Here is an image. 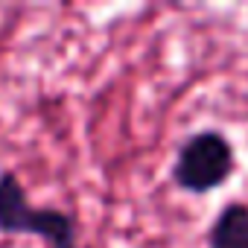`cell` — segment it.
I'll return each mask as SVG.
<instances>
[{
  "mask_svg": "<svg viewBox=\"0 0 248 248\" xmlns=\"http://www.w3.org/2000/svg\"><path fill=\"white\" fill-rule=\"evenodd\" d=\"M0 231L41 236L50 248H76V219L59 207H35L15 172H0Z\"/></svg>",
  "mask_w": 248,
  "mask_h": 248,
  "instance_id": "1",
  "label": "cell"
},
{
  "mask_svg": "<svg viewBox=\"0 0 248 248\" xmlns=\"http://www.w3.org/2000/svg\"><path fill=\"white\" fill-rule=\"evenodd\" d=\"M236 170V152L233 143L216 132V129H202L193 132L172 164V181L178 190L190 196H207L219 190Z\"/></svg>",
  "mask_w": 248,
  "mask_h": 248,
  "instance_id": "2",
  "label": "cell"
},
{
  "mask_svg": "<svg viewBox=\"0 0 248 248\" xmlns=\"http://www.w3.org/2000/svg\"><path fill=\"white\" fill-rule=\"evenodd\" d=\"M207 248H248V204L228 202L207 228Z\"/></svg>",
  "mask_w": 248,
  "mask_h": 248,
  "instance_id": "3",
  "label": "cell"
}]
</instances>
